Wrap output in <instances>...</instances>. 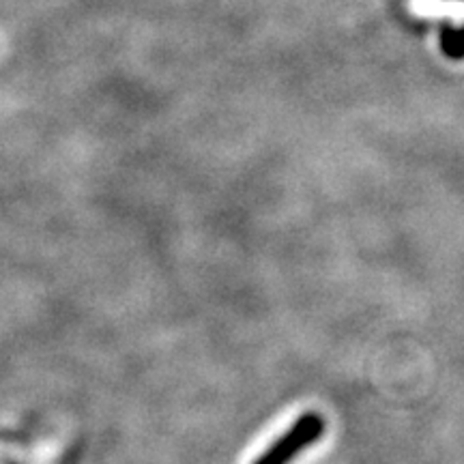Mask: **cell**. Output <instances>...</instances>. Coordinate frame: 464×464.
I'll use <instances>...</instances> for the list:
<instances>
[{"instance_id": "6da1fadb", "label": "cell", "mask_w": 464, "mask_h": 464, "mask_svg": "<svg viewBox=\"0 0 464 464\" xmlns=\"http://www.w3.org/2000/svg\"><path fill=\"white\" fill-rule=\"evenodd\" d=\"M324 434V420L318 413L301 415L286 434L276 440L263 456L254 464H288L295 460L301 451L314 445Z\"/></svg>"}]
</instances>
